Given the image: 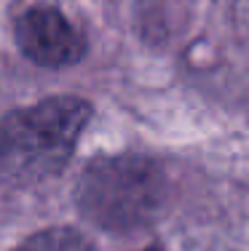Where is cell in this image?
<instances>
[{
	"label": "cell",
	"instance_id": "4",
	"mask_svg": "<svg viewBox=\"0 0 249 251\" xmlns=\"http://www.w3.org/2000/svg\"><path fill=\"white\" fill-rule=\"evenodd\" d=\"M11 251H91L88 241L78 230L70 227H51V230H40L25 243H19Z\"/></svg>",
	"mask_w": 249,
	"mask_h": 251
},
{
	"label": "cell",
	"instance_id": "2",
	"mask_svg": "<svg viewBox=\"0 0 249 251\" xmlns=\"http://www.w3.org/2000/svg\"><path fill=\"white\" fill-rule=\"evenodd\" d=\"M166 176L145 155H99L78 176L75 203L81 214L102 230L134 232L161 214Z\"/></svg>",
	"mask_w": 249,
	"mask_h": 251
},
{
	"label": "cell",
	"instance_id": "5",
	"mask_svg": "<svg viewBox=\"0 0 249 251\" xmlns=\"http://www.w3.org/2000/svg\"><path fill=\"white\" fill-rule=\"evenodd\" d=\"M147 251H158V249H147Z\"/></svg>",
	"mask_w": 249,
	"mask_h": 251
},
{
	"label": "cell",
	"instance_id": "3",
	"mask_svg": "<svg viewBox=\"0 0 249 251\" xmlns=\"http://www.w3.org/2000/svg\"><path fill=\"white\" fill-rule=\"evenodd\" d=\"M14 38L19 51L40 67H67L86 53L83 35L49 0H35L14 16Z\"/></svg>",
	"mask_w": 249,
	"mask_h": 251
},
{
	"label": "cell",
	"instance_id": "1",
	"mask_svg": "<svg viewBox=\"0 0 249 251\" xmlns=\"http://www.w3.org/2000/svg\"><path fill=\"white\" fill-rule=\"evenodd\" d=\"M91 104L78 97H49L0 118V182L32 187L59 176L75 152Z\"/></svg>",
	"mask_w": 249,
	"mask_h": 251
}]
</instances>
